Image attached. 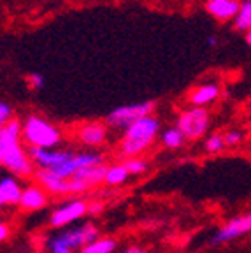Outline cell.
Masks as SVG:
<instances>
[{
	"label": "cell",
	"mask_w": 251,
	"mask_h": 253,
	"mask_svg": "<svg viewBox=\"0 0 251 253\" xmlns=\"http://www.w3.org/2000/svg\"><path fill=\"white\" fill-rule=\"evenodd\" d=\"M88 211V206L84 204L83 201H72L69 204L62 206L60 210H56L51 216V225L53 227H62L71 223V221L81 218L83 214Z\"/></svg>",
	"instance_id": "10"
},
{
	"label": "cell",
	"mask_w": 251,
	"mask_h": 253,
	"mask_svg": "<svg viewBox=\"0 0 251 253\" xmlns=\"http://www.w3.org/2000/svg\"><path fill=\"white\" fill-rule=\"evenodd\" d=\"M21 195H23V192L14 178H11V176L2 178V181H0V204H18V202H21Z\"/></svg>",
	"instance_id": "14"
},
{
	"label": "cell",
	"mask_w": 251,
	"mask_h": 253,
	"mask_svg": "<svg viewBox=\"0 0 251 253\" xmlns=\"http://www.w3.org/2000/svg\"><path fill=\"white\" fill-rule=\"evenodd\" d=\"M20 204L25 210H39V208H42L46 204V195L37 186H28L23 192V195H21Z\"/></svg>",
	"instance_id": "16"
},
{
	"label": "cell",
	"mask_w": 251,
	"mask_h": 253,
	"mask_svg": "<svg viewBox=\"0 0 251 253\" xmlns=\"http://www.w3.org/2000/svg\"><path fill=\"white\" fill-rule=\"evenodd\" d=\"M78 135L83 144H88V146H100L107 139V126L104 125V123H97V122L84 123V125L79 128Z\"/></svg>",
	"instance_id": "12"
},
{
	"label": "cell",
	"mask_w": 251,
	"mask_h": 253,
	"mask_svg": "<svg viewBox=\"0 0 251 253\" xmlns=\"http://www.w3.org/2000/svg\"><path fill=\"white\" fill-rule=\"evenodd\" d=\"M107 169L109 167H106L104 164L81 167L72 178H69V190H71V194H81L84 190L95 186L97 183L106 181Z\"/></svg>",
	"instance_id": "6"
},
{
	"label": "cell",
	"mask_w": 251,
	"mask_h": 253,
	"mask_svg": "<svg viewBox=\"0 0 251 253\" xmlns=\"http://www.w3.org/2000/svg\"><path fill=\"white\" fill-rule=\"evenodd\" d=\"M208 42H209V46H216V44H218V39H216L214 36H211V37H208Z\"/></svg>",
	"instance_id": "29"
},
{
	"label": "cell",
	"mask_w": 251,
	"mask_h": 253,
	"mask_svg": "<svg viewBox=\"0 0 251 253\" xmlns=\"http://www.w3.org/2000/svg\"><path fill=\"white\" fill-rule=\"evenodd\" d=\"M88 211H90V213H100V211H102V204H97V206H90V208H88Z\"/></svg>",
	"instance_id": "28"
},
{
	"label": "cell",
	"mask_w": 251,
	"mask_h": 253,
	"mask_svg": "<svg viewBox=\"0 0 251 253\" xmlns=\"http://www.w3.org/2000/svg\"><path fill=\"white\" fill-rule=\"evenodd\" d=\"M153 109H155L153 100H144V102L120 106L107 115L106 123L109 126H113V128H126V126H130L133 122H137L142 116L151 115Z\"/></svg>",
	"instance_id": "4"
},
{
	"label": "cell",
	"mask_w": 251,
	"mask_h": 253,
	"mask_svg": "<svg viewBox=\"0 0 251 253\" xmlns=\"http://www.w3.org/2000/svg\"><path fill=\"white\" fill-rule=\"evenodd\" d=\"M28 155H30L32 162H36L42 169H53V167L60 166V164L67 162L69 158H72L71 151H56L51 148H42V146H30L28 148Z\"/></svg>",
	"instance_id": "8"
},
{
	"label": "cell",
	"mask_w": 251,
	"mask_h": 253,
	"mask_svg": "<svg viewBox=\"0 0 251 253\" xmlns=\"http://www.w3.org/2000/svg\"><path fill=\"white\" fill-rule=\"evenodd\" d=\"M251 232V213L246 216H239L230 220L225 227H221L218 232L214 234V237L211 239V245H221V243H227L230 239H236V237L243 236V234Z\"/></svg>",
	"instance_id": "9"
},
{
	"label": "cell",
	"mask_w": 251,
	"mask_h": 253,
	"mask_svg": "<svg viewBox=\"0 0 251 253\" xmlns=\"http://www.w3.org/2000/svg\"><path fill=\"white\" fill-rule=\"evenodd\" d=\"M49 250H51V253H71L72 250L69 248H63V246H55V245H49Z\"/></svg>",
	"instance_id": "26"
},
{
	"label": "cell",
	"mask_w": 251,
	"mask_h": 253,
	"mask_svg": "<svg viewBox=\"0 0 251 253\" xmlns=\"http://www.w3.org/2000/svg\"><path fill=\"white\" fill-rule=\"evenodd\" d=\"M114 248H116V241L113 239H97V241L84 245L81 253H111Z\"/></svg>",
	"instance_id": "19"
},
{
	"label": "cell",
	"mask_w": 251,
	"mask_h": 253,
	"mask_svg": "<svg viewBox=\"0 0 251 253\" xmlns=\"http://www.w3.org/2000/svg\"><path fill=\"white\" fill-rule=\"evenodd\" d=\"M37 181L46 190L53 192V194H71V190H69V179L62 178V176H58V174H55L49 169H41L39 172H37Z\"/></svg>",
	"instance_id": "13"
},
{
	"label": "cell",
	"mask_w": 251,
	"mask_h": 253,
	"mask_svg": "<svg viewBox=\"0 0 251 253\" xmlns=\"http://www.w3.org/2000/svg\"><path fill=\"white\" fill-rule=\"evenodd\" d=\"M239 141H241V134L237 130H232L225 134V144L227 146H236V144H239Z\"/></svg>",
	"instance_id": "25"
},
{
	"label": "cell",
	"mask_w": 251,
	"mask_h": 253,
	"mask_svg": "<svg viewBox=\"0 0 251 253\" xmlns=\"http://www.w3.org/2000/svg\"><path fill=\"white\" fill-rule=\"evenodd\" d=\"M23 137L27 139V142L30 146H42V148H55L62 141V134H60L58 128L36 115L28 116L25 120Z\"/></svg>",
	"instance_id": "3"
},
{
	"label": "cell",
	"mask_w": 251,
	"mask_h": 253,
	"mask_svg": "<svg viewBox=\"0 0 251 253\" xmlns=\"http://www.w3.org/2000/svg\"><path fill=\"white\" fill-rule=\"evenodd\" d=\"M246 42L250 44V47H251V30L246 32Z\"/></svg>",
	"instance_id": "31"
},
{
	"label": "cell",
	"mask_w": 251,
	"mask_h": 253,
	"mask_svg": "<svg viewBox=\"0 0 251 253\" xmlns=\"http://www.w3.org/2000/svg\"><path fill=\"white\" fill-rule=\"evenodd\" d=\"M186 135L185 132L181 130L179 126H172V128H167V130L162 134V142H164L167 148H172V150H176V148L183 146V142H185Z\"/></svg>",
	"instance_id": "18"
},
{
	"label": "cell",
	"mask_w": 251,
	"mask_h": 253,
	"mask_svg": "<svg viewBox=\"0 0 251 253\" xmlns=\"http://www.w3.org/2000/svg\"><path fill=\"white\" fill-rule=\"evenodd\" d=\"M218 95H220L218 84H214V83L200 84L199 88H195V90L190 93V104H192V106H206V104L218 99Z\"/></svg>",
	"instance_id": "15"
},
{
	"label": "cell",
	"mask_w": 251,
	"mask_h": 253,
	"mask_svg": "<svg viewBox=\"0 0 251 253\" xmlns=\"http://www.w3.org/2000/svg\"><path fill=\"white\" fill-rule=\"evenodd\" d=\"M160 130V122L153 115L142 116L137 122H133L130 126L125 128L122 141V155L123 157H135L142 153L146 148L153 144Z\"/></svg>",
	"instance_id": "2"
},
{
	"label": "cell",
	"mask_w": 251,
	"mask_h": 253,
	"mask_svg": "<svg viewBox=\"0 0 251 253\" xmlns=\"http://www.w3.org/2000/svg\"><path fill=\"white\" fill-rule=\"evenodd\" d=\"M177 126L185 132L188 139H197L204 135L209 126V113L202 106H192L183 111L177 120Z\"/></svg>",
	"instance_id": "5"
},
{
	"label": "cell",
	"mask_w": 251,
	"mask_h": 253,
	"mask_svg": "<svg viewBox=\"0 0 251 253\" xmlns=\"http://www.w3.org/2000/svg\"><path fill=\"white\" fill-rule=\"evenodd\" d=\"M123 253H146V252H142V250H139V248H128V250H125Z\"/></svg>",
	"instance_id": "30"
},
{
	"label": "cell",
	"mask_w": 251,
	"mask_h": 253,
	"mask_svg": "<svg viewBox=\"0 0 251 253\" xmlns=\"http://www.w3.org/2000/svg\"><path fill=\"white\" fill-rule=\"evenodd\" d=\"M28 83H30V86L34 88V90H41V88H44L46 79H44V76L39 74V72H32V74L28 76Z\"/></svg>",
	"instance_id": "23"
},
{
	"label": "cell",
	"mask_w": 251,
	"mask_h": 253,
	"mask_svg": "<svg viewBox=\"0 0 251 253\" xmlns=\"http://www.w3.org/2000/svg\"><path fill=\"white\" fill-rule=\"evenodd\" d=\"M241 9L239 0H208L206 2V11L212 14L216 20L227 21L234 20Z\"/></svg>",
	"instance_id": "11"
},
{
	"label": "cell",
	"mask_w": 251,
	"mask_h": 253,
	"mask_svg": "<svg viewBox=\"0 0 251 253\" xmlns=\"http://www.w3.org/2000/svg\"><path fill=\"white\" fill-rule=\"evenodd\" d=\"M234 27L241 32L251 30V0H243L237 16L234 18Z\"/></svg>",
	"instance_id": "17"
},
{
	"label": "cell",
	"mask_w": 251,
	"mask_h": 253,
	"mask_svg": "<svg viewBox=\"0 0 251 253\" xmlns=\"http://www.w3.org/2000/svg\"><path fill=\"white\" fill-rule=\"evenodd\" d=\"M128 170H126L125 166H113L107 169V174H106V183L109 185H120L123 183L126 178H128Z\"/></svg>",
	"instance_id": "20"
},
{
	"label": "cell",
	"mask_w": 251,
	"mask_h": 253,
	"mask_svg": "<svg viewBox=\"0 0 251 253\" xmlns=\"http://www.w3.org/2000/svg\"><path fill=\"white\" fill-rule=\"evenodd\" d=\"M123 166L126 167L130 174H142L148 169V162L142 160V158H128L126 162H123Z\"/></svg>",
	"instance_id": "21"
},
{
	"label": "cell",
	"mask_w": 251,
	"mask_h": 253,
	"mask_svg": "<svg viewBox=\"0 0 251 253\" xmlns=\"http://www.w3.org/2000/svg\"><path fill=\"white\" fill-rule=\"evenodd\" d=\"M5 237H7V225H4V223H2V225H0V239H2V241H5Z\"/></svg>",
	"instance_id": "27"
},
{
	"label": "cell",
	"mask_w": 251,
	"mask_h": 253,
	"mask_svg": "<svg viewBox=\"0 0 251 253\" xmlns=\"http://www.w3.org/2000/svg\"><path fill=\"white\" fill-rule=\"evenodd\" d=\"M11 116H12L11 106H7L5 102L0 104V122H2V125H4V123H7L9 120H11Z\"/></svg>",
	"instance_id": "24"
},
{
	"label": "cell",
	"mask_w": 251,
	"mask_h": 253,
	"mask_svg": "<svg viewBox=\"0 0 251 253\" xmlns=\"http://www.w3.org/2000/svg\"><path fill=\"white\" fill-rule=\"evenodd\" d=\"M23 134V125L18 120H9L0 130V162L5 169L16 176H28L32 172V158L23 151L20 144V135Z\"/></svg>",
	"instance_id": "1"
},
{
	"label": "cell",
	"mask_w": 251,
	"mask_h": 253,
	"mask_svg": "<svg viewBox=\"0 0 251 253\" xmlns=\"http://www.w3.org/2000/svg\"><path fill=\"white\" fill-rule=\"evenodd\" d=\"M98 239V230L93 225H84L81 229L74 230H67V232L60 234L58 237H55L49 245L55 246H63V248L76 250L83 245H88V243H93Z\"/></svg>",
	"instance_id": "7"
},
{
	"label": "cell",
	"mask_w": 251,
	"mask_h": 253,
	"mask_svg": "<svg viewBox=\"0 0 251 253\" xmlns=\"http://www.w3.org/2000/svg\"><path fill=\"white\" fill-rule=\"evenodd\" d=\"M225 146H227V144H225V135H221V134H212L211 137H208V141H206V150L211 151V153L223 150Z\"/></svg>",
	"instance_id": "22"
}]
</instances>
